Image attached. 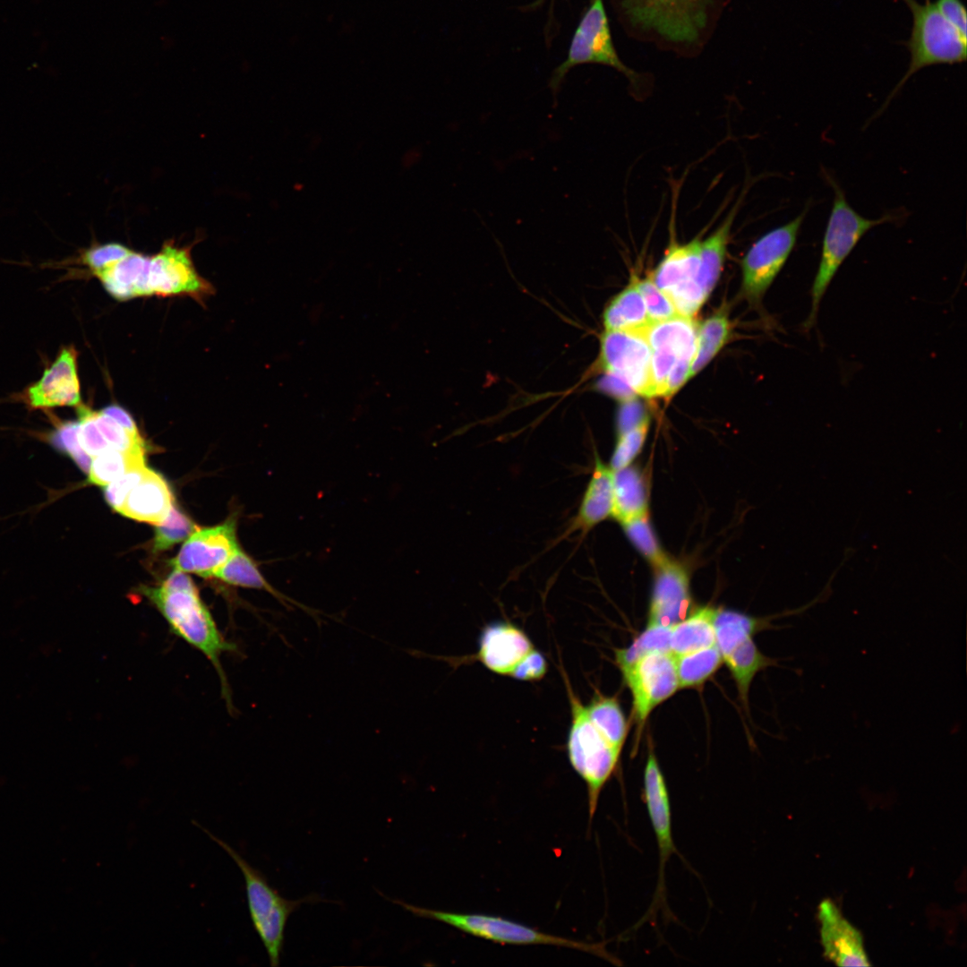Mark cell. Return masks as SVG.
<instances>
[{"label":"cell","mask_w":967,"mask_h":967,"mask_svg":"<svg viewBox=\"0 0 967 967\" xmlns=\"http://www.w3.org/2000/svg\"><path fill=\"white\" fill-rule=\"evenodd\" d=\"M142 594L156 606L170 630L191 646L201 652L214 666L222 686V695L232 705L221 656L236 650L218 629L212 615L202 602L198 588L165 589L144 587Z\"/></svg>","instance_id":"1"},{"label":"cell","mask_w":967,"mask_h":967,"mask_svg":"<svg viewBox=\"0 0 967 967\" xmlns=\"http://www.w3.org/2000/svg\"><path fill=\"white\" fill-rule=\"evenodd\" d=\"M825 178L832 186L834 196L824 234L820 261L810 289V311L802 322V330L809 332L817 323L821 300L837 270L858 242L871 228L884 223L900 220L903 213H886L877 218H868L858 213L847 201L839 184L826 171Z\"/></svg>","instance_id":"2"},{"label":"cell","mask_w":967,"mask_h":967,"mask_svg":"<svg viewBox=\"0 0 967 967\" xmlns=\"http://www.w3.org/2000/svg\"><path fill=\"white\" fill-rule=\"evenodd\" d=\"M193 824L224 849L238 866L244 880L247 906L252 926L266 950L270 966H278L289 916L302 904L320 902L321 898L316 894H310L297 900L284 898L269 884L259 869L252 867L227 843L214 835L195 820Z\"/></svg>","instance_id":"3"},{"label":"cell","mask_w":967,"mask_h":967,"mask_svg":"<svg viewBox=\"0 0 967 967\" xmlns=\"http://www.w3.org/2000/svg\"><path fill=\"white\" fill-rule=\"evenodd\" d=\"M561 668L571 715L567 754L572 768L586 783L591 825L601 792L616 772L621 750L612 746L592 723L585 705Z\"/></svg>","instance_id":"4"},{"label":"cell","mask_w":967,"mask_h":967,"mask_svg":"<svg viewBox=\"0 0 967 967\" xmlns=\"http://www.w3.org/2000/svg\"><path fill=\"white\" fill-rule=\"evenodd\" d=\"M388 899L416 917L440 921L461 932L494 943L516 946L549 945L580 950L611 963H617L603 943L590 944L551 935L498 916L444 911L413 905L401 900Z\"/></svg>","instance_id":"5"},{"label":"cell","mask_w":967,"mask_h":967,"mask_svg":"<svg viewBox=\"0 0 967 967\" xmlns=\"http://www.w3.org/2000/svg\"><path fill=\"white\" fill-rule=\"evenodd\" d=\"M904 2L913 18L911 37L907 42L911 61L906 73L894 87L880 112L904 83L920 69L935 64L962 63L967 56V39L942 15L935 3L927 1L922 4L916 0Z\"/></svg>","instance_id":"6"},{"label":"cell","mask_w":967,"mask_h":967,"mask_svg":"<svg viewBox=\"0 0 967 967\" xmlns=\"http://www.w3.org/2000/svg\"><path fill=\"white\" fill-rule=\"evenodd\" d=\"M809 209L808 202L796 218L763 235L742 258V290L749 302H760L786 263Z\"/></svg>","instance_id":"7"},{"label":"cell","mask_w":967,"mask_h":967,"mask_svg":"<svg viewBox=\"0 0 967 967\" xmlns=\"http://www.w3.org/2000/svg\"><path fill=\"white\" fill-rule=\"evenodd\" d=\"M701 238L685 244L672 242L650 278L674 305L680 316L693 318L707 297L697 284Z\"/></svg>","instance_id":"8"},{"label":"cell","mask_w":967,"mask_h":967,"mask_svg":"<svg viewBox=\"0 0 967 967\" xmlns=\"http://www.w3.org/2000/svg\"><path fill=\"white\" fill-rule=\"evenodd\" d=\"M644 801L657 842L659 871L651 907L641 921L654 919L659 910L663 911L668 917L670 911L666 901L665 867L673 853L680 856L672 834V812L667 785L653 750L648 753L644 771Z\"/></svg>","instance_id":"9"},{"label":"cell","mask_w":967,"mask_h":967,"mask_svg":"<svg viewBox=\"0 0 967 967\" xmlns=\"http://www.w3.org/2000/svg\"><path fill=\"white\" fill-rule=\"evenodd\" d=\"M596 63L612 66L631 81L635 73L620 60L613 47L603 0H594L582 17L571 40L567 59L554 71L550 87L554 92L572 67Z\"/></svg>","instance_id":"10"},{"label":"cell","mask_w":967,"mask_h":967,"mask_svg":"<svg viewBox=\"0 0 967 967\" xmlns=\"http://www.w3.org/2000/svg\"><path fill=\"white\" fill-rule=\"evenodd\" d=\"M598 366L625 381L637 395L651 398V349L638 331L604 330Z\"/></svg>","instance_id":"11"},{"label":"cell","mask_w":967,"mask_h":967,"mask_svg":"<svg viewBox=\"0 0 967 967\" xmlns=\"http://www.w3.org/2000/svg\"><path fill=\"white\" fill-rule=\"evenodd\" d=\"M621 673L632 694L637 732L640 733L652 710L679 689L675 656L652 653Z\"/></svg>","instance_id":"12"},{"label":"cell","mask_w":967,"mask_h":967,"mask_svg":"<svg viewBox=\"0 0 967 967\" xmlns=\"http://www.w3.org/2000/svg\"><path fill=\"white\" fill-rule=\"evenodd\" d=\"M191 245L179 246L174 240L164 243L154 255L149 256L147 284L150 295H189L201 300L213 292L212 286L196 271Z\"/></svg>","instance_id":"13"},{"label":"cell","mask_w":967,"mask_h":967,"mask_svg":"<svg viewBox=\"0 0 967 967\" xmlns=\"http://www.w3.org/2000/svg\"><path fill=\"white\" fill-rule=\"evenodd\" d=\"M235 526V518H230L219 526L195 530L173 560L175 569L204 578L212 577L214 571L240 548Z\"/></svg>","instance_id":"14"},{"label":"cell","mask_w":967,"mask_h":967,"mask_svg":"<svg viewBox=\"0 0 967 967\" xmlns=\"http://www.w3.org/2000/svg\"><path fill=\"white\" fill-rule=\"evenodd\" d=\"M654 569L647 625L672 627L689 613L692 601L689 574L671 559Z\"/></svg>","instance_id":"15"},{"label":"cell","mask_w":967,"mask_h":967,"mask_svg":"<svg viewBox=\"0 0 967 967\" xmlns=\"http://www.w3.org/2000/svg\"><path fill=\"white\" fill-rule=\"evenodd\" d=\"M77 356V350L73 347H65L59 352L41 378L29 387L26 397L30 407L38 409L81 405Z\"/></svg>","instance_id":"16"},{"label":"cell","mask_w":967,"mask_h":967,"mask_svg":"<svg viewBox=\"0 0 967 967\" xmlns=\"http://www.w3.org/2000/svg\"><path fill=\"white\" fill-rule=\"evenodd\" d=\"M534 645L526 633L509 621H495L481 631L478 649L470 660L479 662L492 672L509 676Z\"/></svg>","instance_id":"17"},{"label":"cell","mask_w":967,"mask_h":967,"mask_svg":"<svg viewBox=\"0 0 967 967\" xmlns=\"http://www.w3.org/2000/svg\"><path fill=\"white\" fill-rule=\"evenodd\" d=\"M820 938L825 956L839 966H869L860 932L841 913L835 903L824 900L818 906Z\"/></svg>","instance_id":"18"},{"label":"cell","mask_w":967,"mask_h":967,"mask_svg":"<svg viewBox=\"0 0 967 967\" xmlns=\"http://www.w3.org/2000/svg\"><path fill=\"white\" fill-rule=\"evenodd\" d=\"M612 469L596 457L595 467L578 513L566 535L576 531L585 534L609 517H612Z\"/></svg>","instance_id":"19"},{"label":"cell","mask_w":967,"mask_h":967,"mask_svg":"<svg viewBox=\"0 0 967 967\" xmlns=\"http://www.w3.org/2000/svg\"><path fill=\"white\" fill-rule=\"evenodd\" d=\"M171 491L158 473L147 468L141 481L128 493L119 512L130 518L157 525L173 506Z\"/></svg>","instance_id":"20"},{"label":"cell","mask_w":967,"mask_h":967,"mask_svg":"<svg viewBox=\"0 0 967 967\" xmlns=\"http://www.w3.org/2000/svg\"><path fill=\"white\" fill-rule=\"evenodd\" d=\"M148 260L149 256L133 251L96 277L107 293L116 300L126 301L134 297L149 296Z\"/></svg>","instance_id":"21"},{"label":"cell","mask_w":967,"mask_h":967,"mask_svg":"<svg viewBox=\"0 0 967 967\" xmlns=\"http://www.w3.org/2000/svg\"><path fill=\"white\" fill-rule=\"evenodd\" d=\"M212 577L232 586L266 591L277 598L286 607L291 608L292 606H295L314 617L317 621H320V616L318 614L321 613L320 611L309 608L274 588L261 575L258 566L252 558L240 548H238L222 566L214 571Z\"/></svg>","instance_id":"22"},{"label":"cell","mask_w":967,"mask_h":967,"mask_svg":"<svg viewBox=\"0 0 967 967\" xmlns=\"http://www.w3.org/2000/svg\"><path fill=\"white\" fill-rule=\"evenodd\" d=\"M612 517L620 524L647 514L648 493L645 478L632 466L612 470Z\"/></svg>","instance_id":"23"},{"label":"cell","mask_w":967,"mask_h":967,"mask_svg":"<svg viewBox=\"0 0 967 967\" xmlns=\"http://www.w3.org/2000/svg\"><path fill=\"white\" fill-rule=\"evenodd\" d=\"M739 204L740 201L709 236L701 240L697 284L707 298L723 271L732 227Z\"/></svg>","instance_id":"24"},{"label":"cell","mask_w":967,"mask_h":967,"mask_svg":"<svg viewBox=\"0 0 967 967\" xmlns=\"http://www.w3.org/2000/svg\"><path fill=\"white\" fill-rule=\"evenodd\" d=\"M715 612L712 607H703L672 626L670 648L674 656L715 645Z\"/></svg>","instance_id":"25"},{"label":"cell","mask_w":967,"mask_h":967,"mask_svg":"<svg viewBox=\"0 0 967 967\" xmlns=\"http://www.w3.org/2000/svg\"><path fill=\"white\" fill-rule=\"evenodd\" d=\"M603 322L606 330L628 331L640 330L651 322L635 278L608 304Z\"/></svg>","instance_id":"26"},{"label":"cell","mask_w":967,"mask_h":967,"mask_svg":"<svg viewBox=\"0 0 967 967\" xmlns=\"http://www.w3.org/2000/svg\"><path fill=\"white\" fill-rule=\"evenodd\" d=\"M770 627L767 619L751 617L739 612L715 609V645L723 659L760 629Z\"/></svg>","instance_id":"27"},{"label":"cell","mask_w":967,"mask_h":967,"mask_svg":"<svg viewBox=\"0 0 967 967\" xmlns=\"http://www.w3.org/2000/svg\"><path fill=\"white\" fill-rule=\"evenodd\" d=\"M585 707L595 728L612 746L621 750L628 733V723L617 697L595 690Z\"/></svg>","instance_id":"28"},{"label":"cell","mask_w":967,"mask_h":967,"mask_svg":"<svg viewBox=\"0 0 967 967\" xmlns=\"http://www.w3.org/2000/svg\"><path fill=\"white\" fill-rule=\"evenodd\" d=\"M723 661L735 680L740 697L746 706L749 689L755 675L776 663L774 659L767 657L757 648L752 638L742 642Z\"/></svg>","instance_id":"29"},{"label":"cell","mask_w":967,"mask_h":967,"mask_svg":"<svg viewBox=\"0 0 967 967\" xmlns=\"http://www.w3.org/2000/svg\"><path fill=\"white\" fill-rule=\"evenodd\" d=\"M730 333L731 321L723 309L698 325L697 349L691 364L690 377L704 369L715 356L729 339Z\"/></svg>","instance_id":"30"},{"label":"cell","mask_w":967,"mask_h":967,"mask_svg":"<svg viewBox=\"0 0 967 967\" xmlns=\"http://www.w3.org/2000/svg\"><path fill=\"white\" fill-rule=\"evenodd\" d=\"M145 450L122 451L107 449L94 457L90 471L89 481L99 486H107L124 474L145 466Z\"/></svg>","instance_id":"31"},{"label":"cell","mask_w":967,"mask_h":967,"mask_svg":"<svg viewBox=\"0 0 967 967\" xmlns=\"http://www.w3.org/2000/svg\"><path fill=\"white\" fill-rule=\"evenodd\" d=\"M723 663L715 645L675 656L679 688H694L703 684Z\"/></svg>","instance_id":"32"},{"label":"cell","mask_w":967,"mask_h":967,"mask_svg":"<svg viewBox=\"0 0 967 967\" xmlns=\"http://www.w3.org/2000/svg\"><path fill=\"white\" fill-rule=\"evenodd\" d=\"M672 627L647 625L646 629L628 647L615 650V661L620 672L646 655L671 653L670 635Z\"/></svg>","instance_id":"33"},{"label":"cell","mask_w":967,"mask_h":967,"mask_svg":"<svg viewBox=\"0 0 967 967\" xmlns=\"http://www.w3.org/2000/svg\"><path fill=\"white\" fill-rule=\"evenodd\" d=\"M624 533L642 556L656 568L669 560L645 514L621 523Z\"/></svg>","instance_id":"34"},{"label":"cell","mask_w":967,"mask_h":967,"mask_svg":"<svg viewBox=\"0 0 967 967\" xmlns=\"http://www.w3.org/2000/svg\"><path fill=\"white\" fill-rule=\"evenodd\" d=\"M194 524L175 506L167 517L156 525L153 550L161 552L186 539L194 531Z\"/></svg>","instance_id":"35"},{"label":"cell","mask_w":967,"mask_h":967,"mask_svg":"<svg viewBox=\"0 0 967 967\" xmlns=\"http://www.w3.org/2000/svg\"><path fill=\"white\" fill-rule=\"evenodd\" d=\"M78 432V420L64 422L50 434L49 441L56 450L69 456L82 472L88 474L91 457L81 447Z\"/></svg>","instance_id":"36"},{"label":"cell","mask_w":967,"mask_h":967,"mask_svg":"<svg viewBox=\"0 0 967 967\" xmlns=\"http://www.w3.org/2000/svg\"><path fill=\"white\" fill-rule=\"evenodd\" d=\"M648 429L649 418L630 431L617 435V442L610 462V467L612 470L631 465L644 446Z\"/></svg>","instance_id":"37"},{"label":"cell","mask_w":967,"mask_h":967,"mask_svg":"<svg viewBox=\"0 0 967 967\" xmlns=\"http://www.w3.org/2000/svg\"><path fill=\"white\" fill-rule=\"evenodd\" d=\"M94 422L110 448L122 450H145L141 436H134L106 415L102 410H93Z\"/></svg>","instance_id":"38"},{"label":"cell","mask_w":967,"mask_h":967,"mask_svg":"<svg viewBox=\"0 0 967 967\" xmlns=\"http://www.w3.org/2000/svg\"><path fill=\"white\" fill-rule=\"evenodd\" d=\"M133 252L119 243L95 244L81 252L80 261L96 276Z\"/></svg>","instance_id":"39"},{"label":"cell","mask_w":967,"mask_h":967,"mask_svg":"<svg viewBox=\"0 0 967 967\" xmlns=\"http://www.w3.org/2000/svg\"><path fill=\"white\" fill-rule=\"evenodd\" d=\"M635 281L643 297L651 322L667 320L679 315L669 297L655 286L650 278L645 279L635 278Z\"/></svg>","instance_id":"40"},{"label":"cell","mask_w":967,"mask_h":967,"mask_svg":"<svg viewBox=\"0 0 967 967\" xmlns=\"http://www.w3.org/2000/svg\"><path fill=\"white\" fill-rule=\"evenodd\" d=\"M77 408L79 415L78 439L82 449L90 457H95L110 449L109 444L94 422L93 410L83 405L78 406Z\"/></svg>","instance_id":"41"},{"label":"cell","mask_w":967,"mask_h":967,"mask_svg":"<svg viewBox=\"0 0 967 967\" xmlns=\"http://www.w3.org/2000/svg\"><path fill=\"white\" fill-rule=\"evenodd\" d=\"M146 470V466L131 470L107 484L105 498L109 506L119 511L128 493L141 481Z\"/></svg>","instance_id":"42"},{"label":"cell","mask_w":967,"mask_h":967,"mask_svg":"<svg viewBox=\"0 0 967 967\" xmlns=\"http://www.w3.org/2000/svg\"><path fill=\"white\" fill-rule=\"evenodd\" d=\"M548 671L545 656L535 647L526 655L510 672V678L521 681H539Z\"/></svg>","instance_id":"43"},{"label":"cell","mask_w":967,"mask_h":967,"mask_svg":"<svg viewBox=\"0 0 967 967\" xmlns=\"http://www.w3.org/2000/svg\"><path fill=\"white\" fill-rule=\"evenodd\" d=\"M620 403L617 416V435L630 431L649 418L644 405L636 397Z\"/></svg>","instance_id":"44"},{"label":"cell","mask_w":967,"mask_h":967,"mask_svg":"<svg viewBox=\"0 0 967 967\" xmlns=\"http://www.w3.org/2000/svg\"><path fill=\"white\" fill-rule=\"evenodd\" d=\"M942 15L967 39V13L961 0H937L935 3Z\"/></svg>","instance_id":"45"},{"label":"cell","mask_w":967,"mask_h":967,"mask_svg":"<svg viewBox=\"0 0 967 967\" xmlns=\"http://www.w3.org/2000/svg\"><path fill=\"white\" fill-rule=\"evenodd\" d=\"M597 388L620 402L633 398L637 395L621 378L606 372H603L602 377L597 381Z\"/></svg>","instance_id":"46"},{"label":"cell","mask_w":967,"mask_h":967,"mask_svg":"<svg viewBox=\"0 0 967 967\" xmlns=\"http://www.w3.org/2000/svg\"><path fill=\"white\" fill-rule=\"evenodd\" d=\"M102 411L106 415L113 418L131 434L134 436H141L135 422L124 408L116 405H111L105 407Z\"/></svg>","instance_id":"47"}]
</instances>
